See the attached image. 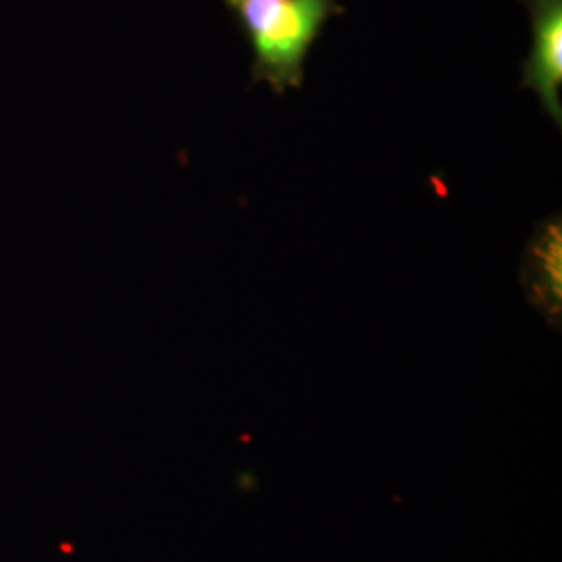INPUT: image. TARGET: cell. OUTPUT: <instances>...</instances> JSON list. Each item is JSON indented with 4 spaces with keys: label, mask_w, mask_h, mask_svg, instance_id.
<instances>
[{
    "label": "cell",
    "mask_w": 562,
    "mask_h": 562,
    "mask_svg": "<svg viewBox=\"0 0 562 562\" xmlns=\"http://www.w3.org/2000/svg\"><path fill=\"white\" fill-rule=\"evenodd\" d=\"M225 2H227V4H229V7H234V9H236V7H238V4H240L241 0H225Z\"/></svg>",
    "instance_id": "obj_4"
},
{
    "label": "cell",
    "mask_w": 562,
    "mask_h": 562,
    "mask_svg": "<svg viewBox=\"0 0 562 562\" xmlns=\"http://www.w3.org/2000/svg\"><path fill=\"white\" fill-rule=\"evenodd\" d=\"M236 11L255 55L252 81L283 94L301 88L306 55L341 7L338 0H241Z\"/></svg>",
    "instance_id": "obj_1"
},
{
    "label": "cell",
    "mask_w": 562,
    "mask_h": 562,
    "mask_svg": "<svg viewBox=\"0 0 562 562\" xmlns=\"http://www.w3.org/2000/svg\"><path fill=\"white\" fill-rule=\"evenodd\" d=\"M550 234V238L546 240V244H538V248H536V252H538V292L542 294L543 288H546V292H543V302L548 304V306H552V302H554V290L559 292L561 290V283H554V250L559 248V240L554 244V238H552V229L548 232Z\"/></svg>",
    "instance_id": "obj_3"
},
{
    "label": "cell",
    "mask_w": 562,
    "mask_h": 562,
    "mask_svg": "<svg viewBox=\"0 0 562 562\" xmlns=\"http://www.w3.org/2000/svg\"><path fill=\"white\" fill-rule=\"evenodd\" d=\"M531 15V50L521 67V86L531 88L543 111L562 123V0H525Z\"/></svg>",
    "instance_id": "obj_2"
}]
</instances>
